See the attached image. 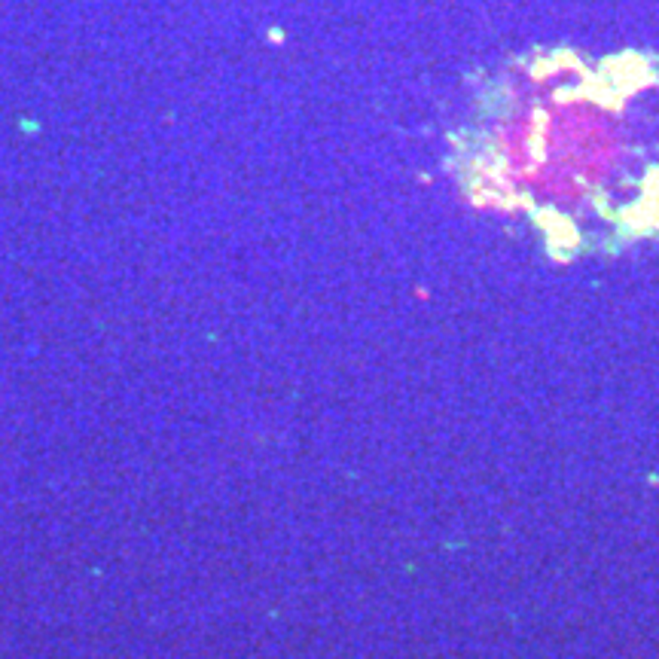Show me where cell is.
<instances>
[{"label":"cell","mask_w":659,"mask_h":659,"mask_svg":"<svg viewBox=\"0 0 659 659\" xmlns=\"http://www.w3.org/2000/svg\"><path fill=\"white\" fill-rule=\"evenodd\" d=\"M467 168L559 242L659 232V61H534L494 85Z\"/></svg>","instance_id":"cell-1"}]
</instances>
